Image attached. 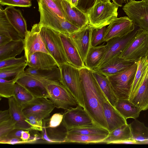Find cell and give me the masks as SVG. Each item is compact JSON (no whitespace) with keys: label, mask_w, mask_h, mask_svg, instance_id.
Returning a JSON list of instances; mask_svg holds the SVG:
<instances>
[{"label":"cell","mask_w":148,"mask_h":148,"mask_svg":"<svg viewBox=\"0 0 148 148\" xmlns=\"http://www.w3.org/2000/svg\"><path fill=\"white\" fill-rule=\"evenodd\" d=\"M79 71L83 108L92 119L93 124L108 130L103 110L104 103L108 100L100 88L92 70L85 67L79 69Z\"/></svg>","instance_id":"1"},{"label":"cell","mask_w":148,"mask_h":148,"mask_svg":"<svg viewBox=\"0 0 148 148\" xmlns=\"http://www.w3.org/2000/svg\"><path fill=\"white\" fill-rule=\"evenodd\" d=\"M119 7L113 2L96 0L93 6L86 12L89 24L95 28L109 25L117 17Z\"/></svg>","instance_id":"2"},{"label":"cell","mask_w":148,"mask_h":148,"mask_svg":"<svg viewBox=\"0 0 148 148\" xmlns=\"http://www.w3.org/2000/svg\"><path fill=\"white\" fill-rule=\"evenodd\" d=\"M37 77L43 84L48 99L55 108L66 110L75 107L78 105L76 99L60 82Z\"/></svg>","instance_id":"3"},{"label":"cell","mask_w":148,"mask_h":148,"mask_svg":"<svg viewBox=\"0 0 148 148\" xmlns=\"http://www.w3.org/2000/svg\"><path fill=\"white\" fill-rule=\"evenodd\" d=\"M148 54V32L139 27L119 57L127 61L135 62Z\"/></svg>","instance_id":"4"},{"label":"cell","mask_w":148,"mask_h":148,"mask_svg":"<svg viewBox=\"0 0 148 148\" xmlns=\"http://www.w3.org/2000/svg\"><path fill=\"white\" fill-rule=\"evenodd\" d=\"M58 67L61 75L60 82L76 99L78 105L83 108L84 102L79 69L69 63Z\"/></svg>","instance_id":"5"},{"label":"cell","mask_w":148,"mask_h":148,"mask_svg":"<svg viewBox=\"0 0 148 148\" xmlns=\"http://www.w3.org/2000/svg\"><path fill=\"white\" fill-rule=\"evenodd\" d=\"M137 68V64L135 62L125 70L107 77L118 99H129Z\"/></svg>","instance_id":"6"},{"label":"cell","mask_w":148,"mask_h":148,"mask_svg":"<svg viewBox=\"0 0 148 148\" xmlns=\"http://www.w3.org/2000/svg\"><path fill=\"white\" fill-rule=\"evenodd\" d=\"M38 25L40 34L46 47L50 54L55 60L58 66L68 63L59 33Z\"/></svg>","instance_id":"7"},{"label":"cell","mask_w":148,"mask_h":148,"mask_svg":"<svg viewBox=\"0 0 148 148\" xmlns=\"http://www.w3.org/2000/svg\"><path fill=\"white\" fill-rule=\"evenodd\" d=\"M41 26L47 27L58 33L71 34L80 29L65 19L38 6Z\"/></svg>","instance_id":"8"},{"label":"cell","mask_w":148,"mask_h":148,"mask_svg":"<svg viewBox=\"0 0 148 148\" xmlns=\"http://www.w3.org/2000/svg\"><path fill=\"white\" fill-rule=\"evenodd\" d=\"M122 9L135 26L148 32V4L144 0H130Z\"/></svg>","instance_id":"9"},{"label":"cell","mask_w":148,"mask_h":148,"mask_svg":"<svg viewBox=\"0 0 148 148\" xmlns=\"http://www.w3.org/2000/svg\"><path fill=\"white\" fill-rule=\"evenodd\" d=\"M63 114L62 123L67 131L93 124L88 114L79 105L75 107L66 110Z\"/></svg>","instance_id":"10"},{"label":"cell","mask_w":148,"mask_h":148,"mask_svg":"<svg viewBox=\"0 0 148 148\" xmlns=\"http://www.w3.org/2000/svg\"><path fill=\"white\" fill-rule=\"evenodd\" d=\"M23 41L24 56L26 61L32 55L36 52H42L50 54L40 34L38 23L34 24L31 30L27 31Z\"/></svg>","instance_id":"11"},{"label":"cell","mask_w":148,"mask_h":148,"mask_svg":"<svg viewBox=\"0 0 148 148\" xmlns=\"http://www.w3.org/2000/svg\"><path fill=\"white\" fill-rule=\"evenodd\" d=\"M139 28V27L135 26V29L127 35L122 37L114 38L107 41V51L97 68L111 59L119 56L135 35Z\"/></svg>","instance_id":"12"},{"label":"cell","mask_w":148,"mask_h":148,"mask_svg":"<svg viewBox=\"0 0 148 148\" xmlns=\"http://www.w3.org/2000/svg\"><path fill=\"white\" fill-rule=\"evenodd\" d=\"M135 25L128 16L116 18L106 28L104 42L114 38L122 37L127 35L135 29Z\"/></svg>","instance_id":"13"},{"label":"cell","mask_w":148,"mask_h":148,"mask_svg":"<svg viewBox=\"0 0 148 148\" xmlns=\"http://www.w3.org/2000/svg\"><path fill=\"white\" fill-rule=\"evenodd\" d=\"M95 28L88 24L78 31L69 34L84 64L87 53L91 46L92 34Z\"/></svg>","instance_id":"14"},{"label":"cell","mask_w":148,"mask_h":148,"mask_svg":"<svg viewBox=\"0 0 148 148\" xmlns=\"http://www.w3.org/2000/svg\"><path fill=\"white\" fill-rule=\"evenodd\" d=\"M64 16L65 20L78 28L82 29L89 24L86 13L76 6H72L66 0H57Z\"/></svg>","instance_id":"15"},{"label":"cell","mask_w":148,"mask_h":148,"mask_svg":"<svg viewBox=\"0 0 148 148\" xmlns=\"http://www.w3.org/2000/svg\"><path fill=\"white\" fill-rule=\"evenodd\" d=\"M16 83L25 88L35 98L43 97L48 99L47 92L43 84L36 77L25 74L24 72L19 76Z\"/></svg>","instance_id":"16"},{"label":"cell","mask_w":148,"mask_h":148,"mask_svg":"<svg viewBox=\"0 0 148 148\" xmlns=\"http://www.w3.org/2000/svg\"><path fill=\"white\" fill-rule=\"evenodd\" d=\"M68 62L80 69L86 67L69 34L59 33Z\"/></svg>","instance_id":"17"},{"label":"cell","mask_w":148,"mask_h":148,"mask_svg":"<svg viewBox=\"0 0 148 148\" xmlns=\"http://www.w3.org/2000/svg\"><path fill=\"white\" fill-rule=\"evenodd\" d=\"M103 110L109 132L123 125L127 124L126 120L108 100L104 103Z\"/></svg>","instance_id":"18"},{"label":"cell","mask_w":148,"mask_h":148,"mask_svg":"<svg viewBox=\"0 0 148 148\" xmlns=\"http://www.w3.org/2000/svg\"><path fill=\"white\" fill-rule=\"evenodd\" d=\"M55 108L49 99L46 98H34L22 108L25 116L38 113H51Z\"/></svg>","instance_id":"19"},{"label":"cell","mask_w":148,"mask_h":148,"mask_svg":"<svg viewBox=\"0 0 148 148\" xmlns=\"http://www.w3.org/2000/svg\"><path fill=\"white\" fill-rule=\"evenodd\" d=\"M4 10L8 21L17 31L21 38L24 39L28 30L26 21L21 11L12 6L6 7Z\"/></svg>","instance_id":"20"},{"label":"cell","mask_w":148,"mask_h":148,"mask_svg":"<svg viewBox=\"0 0 148 148\" xmlns=\"http://www.w3.org/2000/svg\"><path fill=\"white\" fill-rule=\"evenodd\" d=\"M134 63L127 61L117 56L111 59L95 69L108 77L125 70Z\"/></svg>","instance_id":"21"},{"label":"cell","mask_w":148,"mask_h":148,"mask_svg":"<svg viewBox=\"0 0 148 148\" xmlns=\"http://www.w3.org/2000/svg\"><path fill=\"white\" fill-rule=\"evenodd\" d=\"M129 100L142 110L148 109V65L137 91Z\"/></svg>","instance_id":"22"},{"label":"cell","mask_w":148,"mask_h":148,"mask_svg":"<svg viewBox=\"0 0 148 148\" xmlns=\"http://www.w3.org/2000/svg\"><path fill=\"white\" fill-rule=\"evenodd\" d=\"M8 103L11 118L15 123V128L24 130H32L31 126L25 121L26 117L22 108L18 105L13 97L8 98Z\"/></svg>","instance_id":"23"},{"label":"cell","mask_w":148,"mask_h":148,"mask_svg":"<svg viewBox=\"0 0 148 148\" xmlns=\"http://www.w3.org/2000/svg\"><path fill=\"white\" fill-rule=\"evenodd\" d=\"M24 73L46 79L60 81L61 75L60 68L57 65L45 68H35L29 67Z\"/></svg>","instance_id":"24"},{"label":"cell","mask_w":148,"mask_h":148,"mask_svg":"<svg viewBox=\"0 0 148 148\" xmlns=\"http://www.w3.org/2000/svg\"><path fill=\"white\" fill-rule=\"evenodd\" d=\"M26 63L29 67L35 68H45L57 65L54 58L50 54L42 52L34 53Z\"/></svg>","instance_id":"25"},{"label":"cell","mask_w":148,"mask_h":148,"mask_svg":"<svg viewBox=\"0 0 148 148\" xmlns=\"http://www.w3.org/2000/svg\"><path fill=\"white\" fill-rule=\"evenodd\" d=\"M100 88L110 103L114 107L118 100L108 77L95 69L92 70Z\"/></svg>","instance_id":"26"},{"label":"cell","mask_w":148,"mask_h":148,"mask_svg":"<svg viewBox=\"0 0 148 148\" xmlns=\"http://www.w3.org/2000/svg\"><path fill=\"white\" fill-rule=\"evenodd\" d=\"M107 49V45L91 46L86 56L85 65L91 70L96 69L98 66Z\"/></svg>","instance_id":"27"},{"label":"cell","mask_w":148,"mask_h":148,"mask_svg":"<svg viewBox=\"0 0 148 148\" xmlns=\"http://www.w3.org/2000/svg\"><path fill=\"white\" fill-rule=\"evenodd\" d=\"M115 108L126 120L129 118L136 119L139 115L141 109L129 99H118Z\"/></svg>","instance_id":"28"},{"label":"cell","mask_w":148,"mask_h":148,"mask_svg":"<svg viewBox=\"0 0 148 148\" xmlns=\"http://www.w3.org/2000/svg\"><path fill=\"white\" fill-rule=\"evenodd\" d=\"M24 50L23 39L12 40L8 43L0 46V61L15 57Z\"/></svg>","instance_id":"29"},{"label":"cell","mask_w":148,"mask_h":148,"mask_svg":"<svg viewBox=\"0 0 148 148\" xmlns=\"http://www.w3.org/2000/svg\"><path fill=\"white\" fill-rule=\"evenodd\" d=\"M129 125L132 138L139 144H148V127L136 119Z\"/></svg>","instance_id":"30"},{"label":"cell","mask_w":148,"mask_h":148,"mask_svg":"<svg viewBox=\"0 0 148 148\" xmlns=\"http://www.w3.org/2000/svg\"><path fill=\"white\" fill-rule=\"evenodd\" d=\"M132 135L129 124L123 125L116 128L109 134L99 143L110 144L112 142L132 139Z\"/></svg>","instance_id":"31"},{"label":"cell","mask_w":148,"mask_h":148,"mask_svg":"<svg viewBox=\"0 0 148 148\" xmlns=\"http://www.w3.org/2000/svg\"><path fill=\"white\" fill-rule=\"evenodd\" d=\"M107 136L105 135H90L67 133L64 143H99L100 141L106 138Z\"/></svg>","instance_id":"32"},{"label":"cell","mask_w":148,"mask_h":148,"mask_svg":"<svg viewBox=\"0 0 148 148\" xmlns=\"http://www.w3.org/2000/svg\"><path fill=\"white\" fill-rule=\"evenodd\" d=\"M4 34L12 40L21 38L18 33L10 23L6 16L4 10L0 8V35Z\"/></svg>","instance_id":"33"},{"label":"cell","mask_w":148,"mask_h":148,"mask_svg":"<svg viewBox=\"0 0 148 148\" xmlns=\"http://www.w3.org/2000/svg\"><path fill=\"white\" fill-rule=\"evenodd\" d=\"M136 62L137 64V68L132 85L129 99L134 95L142 81L148 65L147 56L140 58Z\"/></svg>","instance_id":"34"},{"label":"cell","mask_w":148,"mask_h":148,"mask_svg":"<svg viewBox=\"0 0 148 148\" xmlns=\"http://www.w3.org/2000/svg\"><path fill=\"white\" fill-rule=\"evenodd\" d=\"M18 105L23 108L35 97L24 87L16 83L13 96Z\"/></svg>","instance_id":"35"},{"label":"cell","mask_w":148,"mask_h":148,"mask_svg":"<svg viewBox=\"0 0 148 148\" xmlns=\"http://www.w3.org/2000/svg\"><path fill=\"white\" fill-rule=\"evenodd\" d=\"M67 133L90 135H108L109 132L107 130L93 124L91 125L72 129L67 131Z\"/></svg>","instance_id":"36"},{"label":"cell","mask_w":148,"mask_h":148,"mask_svg":"<svg viewBox=\"0 0 148 148\" xmlns=\"http://www.w3.org/2000/svg\"><path fill=\"white\" fill-rule=\"evenodd\" d=\"M48 112L32 114L26 117L25 121L31 126L32 130L41 132L42 130L43 120L50 116Z\"/></svg>","instance_id":"37"},{"label":"cell","mask_w":148,"mask_h":148,"mask_svg":"<svg viewBox=\"0 0 148 148\" xmlns=\"http://www.w3.org/2000/svg\"><path fill=\"white\" fill-rule=\"evenodd\" d=\"M26 62L0 69V78L7 79L18 76L24 72Z\"/></svg>","instance_id":"38"},{"label":"cell","mask_w":148,"mask_h":148,"mask_svg":"<svg viewBox=\"0 0 148 148\" xmlns=\"http://www.w3.org/2000/svg\"><path fill=\"white\" fill-rule=\"evenodd\" d=\"M38 6L65 19L57 0H38Z\"/></svg>","instance_id":"39"},{"label":"cell","mask_w":148,"mask_h":148,"mask_svg":"<svg viewBox=\"0 0 148 148\" xmlns=\"http://www.w3.org/2000/svg\"><path fill=\"white\" fill-rule=\"evenodd\" d=\"M15 83L14 78L10 80L0 78V97L9 98L13 97Z\"/></svg>","instance_id":"40"},{"label":"cell","mask_w":148,"mask_h":148,"mask_svg":"<svg viewBox=\"0 0 148 148\" xmlns=\"http://www.w3.org/2000/svg\"><path fill=\"white\" fill-rule=\"evenodd\" d=\"M106 26L95 28L92 36L91 45L96 47L104 42L103 39L106 29Z\"/></svg>","instance_id":"41"},{"label":"cell","mask_w":148,"mask_h":148,"mask_svg":"<svg viewBox=\"0 0 148 148\" xmlns=\"http://www.w3.org/2000/svg\"><path fill=\"white\" fill-rule=\"evenodd\" d=\"M15 123L11 118L7 121L0 123V138L6 136L15 128Z\"/></svg>","instance_id":"42"},{"label":"cell","mask_w":148,"mask_h":148,"mask_svg":"<svg viewBox=\"0 0 148 148\" xmlns=\"http://www.w3.org/2000/svg\"><path fill=\"white\" fill-rule=\"evenodd\" d=\"M1 5L30 7L32 5V2L24 0H0Z\"/></svg>","instance_id":"43"},{"label":"cell","mask_w":148,"mask_h":148,"mask_svg":"<svg viewBox=\"0 0 148 148\" xmlns=\"http://www.w3.org/2000/svg\"><path fill=\"white\" fill-rule=\"evenodd\" d=\"M26 61L24 55L19 58H12L0 61V69L24 63Z\"/></svg>","instance_id":"44"},{"label":"cell","mask_w":148,"mask_h":148,"mask_svg":"<svg viewBox=\"0 0 148 148\" xmlns=\"http://www.w3.org/2000/svg\"><path fill=\"white\" fill-rule=\"evenodd\" d=\"M63 114L60 113H57L53 114L49 119L47 128H55L58 127L62 123Z\"/></svg>","instance_id":"45"},{"label":"cell","mask_w":148,"mask_h":148,"mask_svg":"<svg viewBox=\"0 0 148 148\" xmlns=\"http://www.w3.org/2000/svg\"><path fill=\"white\" fill-rule=\"evenodd\" d=\"M111 1V0H103ZM96 0H78L77 6L78 9L86 13L94 5Z\"/></svg>","instance_id":"46"},{"label":"cell","mask_w":148,"mask_h":148,"mask_svg":"<svg viewBox=\"0 0 148 148\" xmlns=\"http://www.w3.org/2000/svg\"><path fill=\"white\" fill-rule=\"evenodd\" d=\"M0 143L12 145L25 144L24 142L21 138H8L5 137L0 138Z\"/></svg>","instance_id":"47"},{"label":"cell","mask_w":148,"mask_h":148,"mask_svg":"<svg viewBox=\"0 0 148 148\" xmlns=\"http://www.w3.org/2000/svg\"><path fill=\"white\" fill-rule=\"evenodd\" d=\"M23 130H24L15 128L10 132L6 136L4 137H5L8 138H21L22 132Z\"/></svg>","instance_id":"48"},{"label":"cell","mask_w":148,"mask_h":148,"mask_svg":"<svg viewBox=\"0 0 148 148\" xmlns=\"http://www.w3.org/2000/svg\"><path fill=\"white\" fill-rule=\"evenodd\" d=\"M11 119L9 109L0 111V123L8 121Z\"/></svg>","instance_id":"49"},{"label":"cell","mask_w":148,"mask_h":148,"mask_svg":"<svg viewBox=\"0 0 148 148\" xmlns=\"http://www.w3.org/2000/svg\"><path fill=\"white\" fill-rule=\"evenodd\" d=\"M110 144H139V143L138 142L132 138L129 139L113 141L111 142Z\"/></svg>","instance_id":"50"},{"label":"cell","mask_w":148,"mask_h":148,"mask_svg":"<svg viewBox=\"0 0 148 148\" xmlns=\"http://www.w3.org/2000/svg\"><path fill=\"white\" fill-rule=\"evenodd\" d=\"M28 130H23L22 132L21 139L24 142L25 144L27 143V141L30 138L31 134Z\"/></svg>","instance_id":"51"},{"label":"cell","mask_w":148,"mask_h":148,"mask_svg":"<svg viewBox=\"0 0 148 148\" xmlns=\"http://www.w3.org/2000/svg\"><path fill=\"white\" fill-rule=\"evenodd\" d=\"M12 40L10 38L5 35H0V46L5 45Z\"/></svg>","instance_id":"52"},{"label":"cell","mask_w":148,"mask_h":148,"mask_svg":"<svg viewBox=\"0 0 148 148\" xmlns=\"http://www.w3.org/2000/svg\"><path fill=\"white\" fill-rule=\"evenodd\" d=\"M112 2L118 5L119 7H121L123 6V3H126V0H112Z\"/></svg>","instance_id":"53"},{"label":"cell","mask_w":148,"mask_h":148,"mask_svg":"<svg viewBox=\"0 0 148 148\" xmlns=\"http://www.w3.org/2000/svg\"><path fill=\"white\" fill-rule=\"evenodd\" d=\"M78 0H70V3L71 6H76L78 3Z\"/></svg>","instance_id":"54"},{"label":"cell","mask_w":148,"mask_h":148,"mask_svg":"<svg viewBox=\"0 0 148 148\" xmlns=\"http://www.w3.org/2000/svg\"><path fill=\"white\" fill-rule=\"evenodd\" d=\"M144 1L148 4V0H144Z\"/></svg>","instance_id":"55"},{"label":"cell","mask_w":148,"mask_h":148,"mask_svg":"<svg viewBox=\"0 0 148 148\" xmlns=\"http://www.w3.org/2000/svg\"><path fill=\"white\" fill-rule=\"evenodd\" d=\"M24 0L29 1H31V2H32V0Z\"/></svg>","instance_id":"56"},{"label":"cell","mask_w":148,"mask_h":148,"mask_svg":"<svg viewBox=\"0 0 148 148\" xmlns=\"http://www.w3.org/2000/svg\"><path fill=\"white\" fill-rule=\"evenodd\" d=\"M68 1L69 3H70V0H66Z\"/></svg>","instance_id":"57"},{"label":"cell","mask_w":148,"mask_h":148,"mask_svg":"<svg viewBox=\"0 0 148 148\" xmlns=\"http://www.w3.org/2000/svg\"><path fill=\"white\" fill-rule=\"evenodd\" d=\"M128 1H129L128 0H127V3L128 2Z\"/></svg>","instance_id":"58"},{"label":"cell","mask_w":148,"mask_h":148,"mask_svg":"<svg viewBox=\"0 0 148 148\" xmlns=\"http://www.w3.org/2000/svg\"><path fill=\"white\" fill-rule=\"evenodd\" d=\"M147 57H148V54L147 55Z\"/></svg>","instance_id":"59"},{"label":"cell","mask_w":148,"mask_h":148,"mask_svg":"<svg viewBox=\"0 0 148 148\" xmlns=\"http://www.w3.org/2000/svg\"><path fill=\"white\" fill-rule=\"evenodd\" d=\"M37 1H38V0H37Z\"/></svg>","instance_id":"60"}]
</instances>
